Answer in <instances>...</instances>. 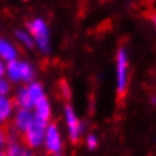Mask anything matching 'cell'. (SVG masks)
Instances as JSON below:
<instances>
[{"instance_id":"cell-21","label":"cell","mask_w":156,"mask_h":156,"mask_svg":"<svg viewBox=\"0 0 156 156\" xmlns=\"http://www.w3.org/2000/svg\"><path fill=\"white\" fill-rule=\"evenodd\" d=\"M5 68H7V62L0 60V78L5 77Z\"/></svg>"},{"instance_id":"cell-2","label":"cell","mask_w":156,"mask_h":156,"mask_svg":"<svg viewBox=\"0 0 156 156\" xmlns=\"http://www.w3.org/2000/svg\"><path fill=\"white\" fill-rule=\"evenodd\" d=\"M128 76H130L128 50L124 46H120L115 54V83L116 93L119 95L126 94L128 87Z\"/></svg>"},{"instance_id":"cell-8","label":"cell","mask_w":156,"mask_h":156,"mask_svg":"<svg viewBox=\"0 0 156 156\" xmlns=\"http://www.w3.org/2000/svg\"><path fill=\"white\" fill-rule=\"evenodd\" d=\"M33 116L37 119H41L44 122L49 123L50 120V116H52V107H50V103H49V99L45 97H42L41 99H38L36 103L33 105Z\"/></svg>"},{"instance_id":"cell-10","label":"cell","mask_w":156,"mask_h":156,"mask_svg":"<svg viewBox=\"0 0 156 156\" xmlns=\"http://www.w3.org/2000/svg\"><path fill=\"white\" fill-rule=\"evenodd\" d=\"M13 102L17 108H27V110H32L33 108V102L28 94V90H27L25 85L17 89L16 94H15V98H13Z\"/></svg>"},{"instance_id":"cell-4","label":"cell","mask_w":156,"mask_h":156,"mask_svg":"<svg viewBox=\"0 0 156 156\" xmlns=\"http://www.w3.org/2000/svg\"><path fill=\"white\" fill-rule=\"evenodd\" d=\"M64 116H65V122H66V128H68L69 139L73 143H77L83 132V126L81 123L80 118L77 116L74 107L70 103H66L64 106Z\"/></svg>"},{"instance_id":"cell-23","label":"cell","mask_w":156,"mask_h":156,"mask_svg":"<svg viewBox=\"0 0 156 156\" xmlns=\"http://www.w3.org/2000/svg\"><path fill=\"white\" fill-rule=\"evenodd\" d=\"M151 103H152V105H156V95H154V97L151 98Z\"/></svg>"},{"instance_id":"cell-19","label":"cell","mask_w":156,"mask_h":156,"mask_svg":"<svg viewBox=\"0 0 156 156\" xmlns=\"http://www.w3.org/2000/svg\"><path fill=\"white\" fill-rule=\"evenodd\" d=\"M7 130L5 128H3V127H0V151H3L4 150V147H5V143H7Z\"/></svg>"},{"instance_id":"cell-18","label":"cell","mask_w":156,"mask_h":156,"mask_svg":"<svg viewBox=\"0 0 156 156\" xmlns=\"http://www.w3.org/2000/svg\"><path fill=\"white\" fill-rule=\"evenodd\" d=\"M86 147L91 151L98 147V139H97V136L94 134H90L86 136Z\"/></svg>"},{"instance_id":"cell-20","label":"cell","mask_w":156,"mask_h":156,"mask_svg":"<svg viewBox=\"0 0 156 156\" xmlns=\"http://www.w3.org/2000/svg\"><path fill=\"white\" fill-rule=\"evenodd\" d=\"M17 156H34L33 154V150L32 148H28V147H23L20 154H19Z\"/></svg>"},{"instance_id":"cell-16","label":"cell","mask_w":156,"mask_h":156,"mask_svg":"<svg viewBox=\"0 0 156 156\" xmlns=\"http://www.w3.org/2000/svg\"><path fill=\"white\" fill-rule=\"evenodd\" d=\"M60 93L65 101H70V98H72V89H70L69 83L64 80L60 82Z\"/></svg>"},{"instance_id":"cell-7","label":"cell","mask_w":156,"mask_h":156,"mask_svg":"<svg viewBox=\"0 0 156 156\" xmlns=\"http://www.w3.org/2000/svg\"><path fill=\"white\" fill-rule=\"evenodd\" d=\"M19 58V49L13 41L5 37H0V60L11 62Z\"/></svg>"},{"instance_id":"cell-9","label":"cell","mask_w":156,"mask_h":156,"mask_svg":"<svg viewBox=\"0 0 156 156\" xmlns=\"http://www.w3.org/2000/svg\"><path fill=\"white\" fill-rule=\"evenodd\" d=\"M15 102L8 95L0 97V124L5 123L15 112Z\"/></svg>"},{"instance_id":"cell-1","label":"cell","mask_w":156,"mask_h":156,"mask_svg":"<svg viewBox=\"0 0 156 156\" xmlns=\"http://www.w3.org/2000/svg\"><path fill=\"white\" fill-rule=\"evenodd\" d=\"M27 29L30 33L34 48H36L41 54H49L52 50V40H50V28L45 19L42 17H34L28 21Z\"/></svg>"},{"instance_id":"cell-15","label":"cell","mask_w":156,"mask_h":156,"mask_svg":"<svg viewBox=\"0 0 156 156\" xmlns=\"http://www.w3.org/2000/svg\"><path fill=\"white\" fill-rule=\"evenodd\" d=\"M27 90H28V94L30 97V99H32L33 105L37 102L38 99H41L42 97H45V90H44V86H42V83L37 82L36 80L32 81V82L27 83Z\"/></svg>"},{"instance_id":"cell-3","label":"cell","mask_w":156,"mask_h":156,"mask_svg":"<svg viewBox=\"0 0 156 156\" xmlns=\"http://www.w3.org/2000/svg\"><path fill=\"white\" fill-rule=\"evenodd\" d=\"M46 126H48V123L44 122V120L33 118L32 124H30L29 128L23 135V140H24L25 146L28 148H32V150L40 147L44 143Z\"/></svg>"},{"instance_id":"cell-22","label":"cell","mask_w":156,"mask_h":156,"mask_svg":"<svg viewBox=\"0 0 156 156\" xmlns=\"http://www.w3.org/2000/svg\"><path fill=\"white\" fill-rule=\"evenodd\" d=\"M152 25H154V29L156 32V15H155V16H152Z\"/></svg>"},{"instance_id":"cell-12","label":"cell","mask_w":156,"mask_h":156,"mask_svg":"<svg viewBox=\"0 0 156 156\" xmlns=\"http://www.w3.org/2000/svg\"><path fill=\"white\" fill-rule=\"evenodd\" d=\"M36 78V69L29 61L20 60V81L21 83H29Z\"/></svg>"},{"instance_id":"cell-6","label":"cell","mask_w":156,"mask_h":156,"mask_svg":"<svg viewBox=\"0 0 156 156\" xmlns=\"http://www.w3.org/2000/svg\"><path fill=\"white\" fill-rule=\"evenodd\" d=\"M33 111L27 110V108H17L13 115L12 128L16 134L24 135V132L28 130L29 126L33 122Z\"/></svg>"},{"instance_id":"cell-13","label":"cell","mask_w":156,"mask_h":156,"mask_svg":"<svg viewBox=\"0 0 156 156\" xmlns=\"http://www.w3.org/2000/svg\"><path fill=\"white\" fill-rule=\"evenodd\" d=\"M5 78L11 83H21L20 81V60H13L7 62L5 68Z\"/></svg>"},{"instance_id":"cell-14","label":"cell","mask_w":156,"mask_h":156,"mask_svg":"<svg viewBox=\"0 0 156 156\" xmlns=\"http://www.w3.org/2000/svg\"><path fill=\"white\" fill-rule=\"evenodd\" d=\"M15 40L25 49H34V41L28 29H17L15 30Z\"/></svg>"},{"instance_id":"cell-24","label":"cell","mask_w":156,"mask_h":156,"mask_svg":"<svg viewBox=\"0 0 156 156\" xmlns=\"http://www.w3.org/2000/svg\"><path fill=\"white\" fill-rule=\"evenodd\" d=\"M0 156H5V155H4V152H3V151H0Z\"/></svg>"},{"instance_id":"cell-26","label":"cell","mask_w":156,"mask_h":156,"mask_svg":"<svg viewBox=\"0 0 156 156\" xmlns=\"http://www.w3.org/2000/svg\"><path fill=\"white\" fill-rule=\"evenodd\" d=\"M23 2H28V0H23Z\"/></svg>"},{"instance_id":"cell-25","label":"cell","mask_w":156,"mask_h":156,"mask_svg":"<svg viewBox=\"0 0 156 156\" xmlns=\"http://www.w3.org/2000/svg\"><path fill=\"white\" fill-rule=\"evenodd\" d=\"M53 156H61V155H60V154H58V155H53Z\"/></svg>"},{"instance_id":"cell-17","label":"cell","mask_w":156,"mask_h":156,"mask_svg":"<svg viewBox=\"0 0 156 156\" xmlns=\"http://www.w3.org/2000/svg\"><path fill=\"white\" fill-rule=\"evenodd\" d=\"M11 93V82L5 77L0 78V97L2 95H8Z\"/></svg>"},{"instance_id":"cell-5","label":"cell","mask_w":156,"mask_h":156,"mask_svg":"<svg viewBox=\"0 0 156 156\" xmlns=\"http://www.w3.org/2000/svg\"><path fill=\"white\" fill-rule=\"evenodd\" d=\"M44 147L49 155H58L62 151V138L61 131L57 123H48L44 136Z\"/></svg>"},{"instance_id":"cell-11","label":"cell","mask_w":156,"mask_h":156,"mask_svg":"<svg viewBox=\"0 0 156 156\" xmlns=\"http://www.w3.org/2000/svg\"><path fill=\"white\" fill-rule=\"evenodd\" d=\"M17 134L16 132H12V134H7V143L4 147V155L5 156H17L20 154L23 146L20 144L17 139Z\"/></svg>"}]
</instances>
